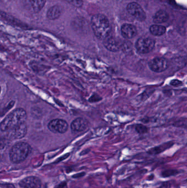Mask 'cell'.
<instances>
[{
    "mask_svg": "<svg viewBox=\"0 0 187 188\" xmlns=\"http://www.w3.org/2000/svg\"><path fill=\"white\" fill-rule=\"evenodd\" d=\"M26 118V113L24 109H16L9 113L1 123V130L3 132L12 130L25 123Z\"/></svg>",
    "mask_w": 187,
    "mask_h": 188,
    "instance_id": "obj_1",
    "label": "cell"
},
{
    "mask_svg": "<svg viewBox=\"0 0 187 188\" xmlns=\"http://www.w3.org/2000/svg\"><path fill=\"white\" fill-rule=\"evenodd\" d=\"M91 24L94 34L98 39L104 40L109 36L111 26L107 17L104 15H94L91 19Z\"/></svg>",
    "mask_w": 187,
    "mask_h": 188,
    "instance_id": "obj_2",
    "label": "cell"
},
{
    "mask_svg": "<svg viewBox=\"0 0 187 188\" xmlns=\"http://www.w3.org/2000/svg\"><path fill=\"white\" fill-rule=\"evenodd\" d=\"M31 151L29 144L25 142H18L14 144L9 151V160L12 163L17 164L23 162L28 157Z\"/></svg>",
    "mask_w": 187,
    "mask_h": 188,
    "instance_id": "obj_3",
    "label": "cell"
},
{
    "mask_svg": "<svg viewBox=\"0 0 187 188\" xmlns=\"http://www.w3.org/2000/svg\"><path fill=\"white\" fill-rule=\"evenodd\" d=\"M155 42L154 39L148 37H142L136 43V48L138 52L142 54H146L151 52L155 46Z\"/></svg>",
    "mask_w": 187,
    "mask_h": 188,
    "instance_id": "obj_4",
    "label": "cell"
},
{
    "mask_svg": "<svg viewBox=\"0 0 187 188\" xmlns=\"http://www.w3.org/2000/svg\"><path fill=\"white\" fill-rule=\"evenodd\" d=\"M68 123L62 119H53L48 124V129L53 133L64 134L68 129Z\"/></svg>",
    "mask_w": 187,
    "mask_h": 188,
    "instance_id": "obj_5",
    "label": "cell"
},
{
    "mask_svg": "<svg viewBox=\"0 0 187 188\" xmlns=\"http://www.w3.org/2000/svg\"><path fill=\"white\" fill-rule=\"evenodd\" d=\"M127 11L137 20L143 22L146 20V14L142 7L136 2L129 3L127 6Z\"/></svg>",
    "mask_w": 187,
    "mask_h": 188,
    "instance_id": "obj_6",
    "label": "cell"
},
{
    "mask_svg": "<svg viewBox=\"0 0 187 188\" xmlns=\"http://www.w3.org/2000/svg\"><path fill=\"white\" fill-rule=\"evenodd\" d=\"M148 66L152 71L160 73L165 71L168 68V63L165 58L157 57L149 61Z\"/></svg>",
    "mask_w": 187,
    "mask_h": 188,
    "instance_id": "obj_7",
    "label": "cell"
},
{
    "mask_svg": "<svg viewBox=\"0 0 187 188\" xmlns=\"http://www.w3.org/2000/svg\"><path fill=\"white\" fill-rule=\"evenodd\" d=\"M19 185L21 188H41L42 183L38 177L29 176L21 180Z\"/></svg>",
    "mask_w": 187,
    "mask_h": 188,
    "instance_id": "obj_8",
    "label": "cell"
},
{
    "mask_svg": "<svg viewBox=\"0 0 187 188\" xmlns=\"http://www.w3.org/2000/svg\"><path fill=\"white\" fill-rule=\"evenodd\" d=\"M9 138L12 139H19L25 136L27 133V125L24 123L12 130L6 132Z\"/></svg>",
    "mask_w": 187,
    "mask_h": 188,
    "instance_id": "obj_9",
    "label": "cell"
},
{
    "mask_svg": "<svg viewBox=\"0 0 187 188\" xmlns=\"http://www.w3.org/2000/svg\"><path fill=\"white\" fill-rule=\"evenodd\" d=\"M88 127V122L83 118H77L74 120L71 124V129L73 134L81 133Z\"/></svg>",
    "mask_w": 187,
    "mask_h": 188,
    "instance_id": "obj_10",
    "label": "cell"
},
{
    "mask_svg": "<svg viewBox=\"0 0 187 188\" xmlns=\"http://www.w3.org/2000/svg\"><path fill=\"white\" fill-rule=\"evenodd\" d=\"M105 47L111 52H117L121 49V44L114 37H108L103 42Z\"/></svg>",
    "mask_w": 187,
    "mask_h": 188,
    "instance_id": "obj_11",
    "label": "cell"
},
{
    "mask_svg": "<svg viewBox=\"0 0 187 188\" xmlns=\"http://www.w3.org/2000/svg\"><path fill=\"white\" fill-rule=\"evenodd\" d=\"M121 34L124 38L132 39L137 34V29L136 27L131 24H124L121 29Z\"/></svg>",
    "mask_w": 187,
    "mask_h": 188,
    "instance_id": "obj_12",
    "label": "cell"
},
{
    "mask_svg": "<svg viewBox=\"0 0 187 188\" xmlns=\"http://www.w3.org/2000/svg\"><path fill=\"white\" fill-rule=\"evenodd\" d=\"M33 11L37 13L44 7L46 0H25Z\"/></svg>",
    "mask_w": 187,
    "mask_h": 188,
    "instance_id": "obj_13",
    "label": "cell"
},
{
    "mask_svg": "<svg viewBox=\"0 0 187 188\" xmlns=\"http://www.w3.org/2000/svg\"><path fill=\"white\" fill-rule=\"evenodd\" d=\"M173 145L172 143H167L165 144H162L158 146L155 147L149 150L147 153L149 155H159L162 152L165 151V150L170 148Z\"/></svg>",
    "mask_w": 187,
    "mask_h": 188,
    "instance_id": "obj_14",
    "label": "cell"
},
{
    "mask_svg": "<svg viewBox=\"0 0 187 188\" xmlns=\"http://www.w3.org/2000/svg\"><path fill=\"white\" fill-rule=\"evenodd\" d=\"M62 14V9L59 6L55 5L51 7L47 12V17L50 20L58 19Z\"/></svg>",
    "mask_w": 187,
    "mask_h": 188,
    "instance_id": "obj_15",
    "label": "cell"
},
{
    "mask_svg": "<svg viewBox=\"0 0 187 188\" xmlns=\"http://www.w3.org/2000/svg\"><path fill=\"white\" fill-rule=\"evenodd\" d=\"M168 19V15L166 12L164 10H159L157 12L153 17L154 23L157 24L166 22Z\"/></svg>",
    "mask_w": 187,
    "mask_h": 188,
    "instance_id": "obj_16",
    "label": "cell"
},
{
    "mask_svg": "<svg viewBox=\"0 0 187 188\" xmlns=\"http://www.w3.org/2000/svg\"><path fill=\"white\" fill-rule=\"evenodd\" d=\"M166 28L162 25H151L150 28V31L153 35L155 36H161L166 32Z\"/></svg>",
    "mask_w": 187,
    "mask_h": 188,
    "instance_id": "obj_17",
    "label": "cell"
},
{
    "mask_svg": "<svg viewBox=\"0 0 187 188\" xmlns=\"http://www.w3.org/2000/svg\"><path fill=\"white\" fill-rule=\"evenodd\" d=\"M181 173V172L175 169H168L164 170L161 173L160 176L164 178H169V177H173V176H176L177 175Z\"/></svg>",
    "mask_w": 187,
    "mask_h": 188,
    "instance_id": "obj_18",
    "label": "cell"
},
{
    "mask_svg": "<svg viewBox=\"0 0 187 188\" xmlns=\"http://www.w3.org/2000/svg\"><path fill=\"white\" fill-rule=\"evenodd\" d=\"M121 49L124 52H130L132 51V44L129 42H125L121 44Z\"/></svg>",
    "mask_w": 187,
    "mask_h": 188,
    "instance_id": "obj_19",
    "label": "cell"
},
{
    "mask_svg": "<svg viewBox=\"0 0 187 188\" xmlns=\"http://www.w3.org/2000/svg\"><path fill=\"white\" fill-rule=\"evenodd\" d=\"M65 1L76 7H81L83 5V0H65Z\"/></svg>",
    "mask_w": 187,
    "mask_h": 188,
    "instance_id": "obj_20",
    "label": "cell"
},
{
    "mask_svg": "<svg viewBox=\"0 0 187 188\" xmlns=\"http://www.w3.org/2000/svg\"><path fill=\"white\" fill-rule=\"evenodd\" d=\"M136 130L137 132L138 133H140V134H144L147 132L148 129L147 128L142 125H137L136 127Z\"/></svg>",
    "mask_w": 187,
    "mask_h": 188,
    "instance_id": "obj_21",
    "label": "cell"
},
{
    "mask_svg": "<svg viewBox=\"0 0 187 188\" xmlns=\"http://www.w3.org/2000/svg\"><path fill=\"white\" fill-rule=\"evenodd\" d=\"M1 188H16L14 184L12 183H3L1 184Z\"/></svg>",
    "mask_w": 187,
    "mask_h": 188,
    "instance_id": "obj_22",
    "label": "cell"
},
{
    "mask_svg": "<svg viewBox=\"0 0 187 188\" xmlns=\"http://www.w3.org/2000/svg\"><path fill=\"white\" fill-rule=\"evenodd\" d=\"M171 184L170 182L168 181L162 183V184L158 188H171Z\"/></svg>",
    "mask_w": 187,
    "mask_h": 188,
    "instance_id": "obj_23",
    "label": "cell"
},
{
    "mask_svg": "<svg viewBox=\"0 0 187 188\" xmlns=\"http://www.w3.org/2000/svg\"><path fill=\"white\" fill-rule=\"evenodd\" d=\"M55 188H67V183L66 182H62L58 185L55 186Z\"/></svg>",
    "mask_w": 187,
    "mask_h": 188,
    "instance_id": "obj_24",
    "label": "cell"
},
{
    "mask_svg": "<svg viewBox=\"0 0 187 188\" xmlns=\"http://www.w3.org/2000/svg\"><path fill=\"white\" fill-rule=\"evenodd\" d=\"M85 172H81L80 173H77V174H74L73 175L72 177L73 178H81V177H83L85 175Z\"/></svg>",
    "mask_w": 187,
    "mask_h": 188,
    "instance_id": "obj_25",
    "label": "cell"
},
{
    "mask_svg": "<svg viewBox=\"0 0 187 188\" xmlns=\"http://www.w3.org/2000/svg\"><path fill=\"white\" fill-rule=\"evenodd\" d=\"M182 83L179 80H172L171 83V84L172 85L177 86L179 85V84H181Z\"/></svg>",
    "mask_w": 187,
    "mask_h": 188,
    "instance_id": "obj_26",
    "label": "cell"
},
{
    "mask_svg": "<svg viewBox=\"0 0 187 188\" xmlns=\"http://www.w3.org/2000/svg\"><path fill=\"white\" fill-rule=\"evenodd\" d=\"M69 154H68V155H65L63 156L62 157H60L59 159H58V160L56 161L55 162V163H59V162H61V161L64 160H65V158H66V157L69 156Z\"/></svg>",
    "mask_w": 187,
    "mask_h": 188,
    "instance_id": "obj_27",
    "label": "cell"
},
{
    "mask_svg": "<svg viewBox=\"0 0 187 188\" xmlns=\"http://www.w3.org/2000/svg\"><path fill=\"white\" fill-rule=\"evenodd\" d=\"M154 174H151V175H150L148 177V179H147V180H149V181H151V180H153L154 179Z\"/></svg>",
    "mask_w": 187,
    "mask_h": 188,
    "instance_id": "obj_28",
    "label": "cell"
}]
</instances>
